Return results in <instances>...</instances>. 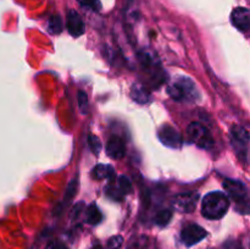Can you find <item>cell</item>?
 <instances>
[{"label":"cell","mask_w":250,"mask_h":249,"mask_svg":"<svg viewBox=\"0 0 250 249\" xmlns=\"http://www.w3.org/2000/svg\"><path fill=\"white\" fill-rule=\"evenodd\" d=\"M92 176L95 180H112L115 177V170L112 166L99 164L92 171Z\"/></svg>","instance_id":"13"},{"label":"cell","mask_w":250,"mask_h":249,"mask_svg":"<svg viewBox=\"0 0 250 249\" xmlns=\"http://www.w3.org/2000/svg\"><path fill=\"white\" fill-rule=\"evenodd\" d=\"M103 220V214L97 204H90L85 210V221L89 225H98Z\"/></svg>","instance_id":"14"},{"label":"cell","mask_w":250,"mask_h":249,"mask_svg":"<svg viewBox=\"0 0 250 249\" xmlns=\"http://www.w3.org/2000/svg\"><path fill=\"white\" fill-rule=\"evenodd\" d=\"M78 105H80V109L83 114L87 112V107H88V97L83 90H80L78 92Z\"/></svg>","instance_id":"19"},{"label":"cell","mask_w":250,"mask_h":249,"mask_svg":"<svg viewBox=\"0 0 250 249\" xmlns=\"http://www.w3.org/2000/svg\"><path fill=\"white\" fill-rule=\"evenodd\" d=\"M131 249H141V248H131Z\"/></svg>","instance_id":"25"},{"label":"cell","mask_w":250,"mask_h":249,"mask_svg":"<svg viewBox=\"0 0 250 249\" xmlns=\"http://www.w3.org/2000/svg\"><path fill=\"white\" fill-rule=\"evenodd\" d=\"M198 202H199V194L198 193L186 192L176 195L172 199V205L177 211L189 214V212L194 211Z\"/></svg>","instance_id":"5"},{"label":"cell","mask_w":250,"mask_h":249,"mask_svg":"<svg viewBox=\"0 0 250 249\" xmlns=\"http://www.w3.org/2000/svg\"><path fill=\"white\" fill-rule=\"evenodd\" d=\"M117 190H119L122 197H125V195L129 194L132 192V183L128 177H126V176H120L119 180H117Z\"/></svg>","instance_id":"16"},{"label":"cell","mask_w":250,"mask_h":249,"mask_svg":"<svg viewBox=\"0 0 250 249\" xmlns=\"http://www.w3.org/2000/svg\"><path fill=\"white\" fill-rule=\"evenodd\" d=\"M62 20L59 15H54L48 21V29L51 34H59L62 31Z\"/></svg>","instance_id":"17"},{"label":"cell","mask_w":250,"mask_h":249,"mask_svg":"<svg viewBox=\"0 0 250 249\" xmlns=\"http://www.w3.org/2000/svg\"><path fill=\"white\" fill-rule=\"evenodd\" d=\"M231 138L232 143L236 146L238 153L246 155L248 151L249 144V132L246 127L243 126H233L231 129Z\"/></svg>","instance_id":"8"},{"label":"cell","mask_w":250,"mask_h":249,"mask_svg":"<svg viewBox=\"0 0 250 249\" xmlns=\"http://www.w3.org/2000/svg\"><path fill=\"white\" fill-rule=\"evenodd\" d=\"M159 139L164 145L172 149H180L183 143L182 136L178 133L177 129L168 126V124L161 127V129L159 131Z\"/></svg>","instance_id":"7"},{"label":"cell","mask_w":250,"mask_h":249,"mask_svg":"<svg viewBox=\"0 0 250 249\" xmlns=\"http://www.w3.org/2000/svg\"><path fill=\"white\" fill-rule=\"evenodd\" d=\"M105 151H106L107 156L114 160H119L125 155V143L120 137L112 136L111 138L107 141L106 145H105Z\"/></svg>","instance_id":"11"},{"label":"cell","mask_w":250,"mask_h":249,"mask_svg":"<svg viewBox=\"0 0 250 249\" xmlns=\"http://www.w3.org/2000/svg\"><path fill=\"white\" fill-rule=\"evenodd\" d=\"M88 144H89L90 150L94 154H99L100 150H102V142H100V139L98 138L97 136H94V134H90V136L88 137Z\"/></svg>","instance_id":"18"},{"label":"cell","mask_w":250,"mask_h":249,"mask_svg":"<svg viewBox=\"0 0 250 249\" xmlns=\"http://www.w3.org/2000/svg\"><path fill=\"white\" fill-rule=\"evenodd\" d=\"M92 249H103V247L102 246H95V247H93Z\"/></svg>","instance_id":"24"},{"label":"cell","mask_w":250,"mask_h":249,"mask_svg":"<svg viewBox=\"0 0 250 249\" xmlns=\"http://www.w3.org/2000/svg\"><path fill=\"white\" fill-rule=\"evenodd\" d=\"M208 236L207 229L197 224H190L181 231V241L186 247L195 246Z\"/></svg>","instance_id":"6"},{"label":"cell","mask_w":250,"mask_h":249,"mask_svg":"<svg viewBox=\"0 0 250 249\" xmlns=\"http://www.w3.org/2000/svg\"><path fill=\"white\" fill-rule=\"evenodd\" d=\"M224 188L227 192V197L231 198L237 205V210L242 214H248L249 211V197L248 189L242 181L227 178L224 181Z\"/></svg>","instance_id":"3"},{"label":"cell","mask_w":250,"mask_h":249,"mask_svg":"<svg viewBox=\"0 0 250 249\" xmlns=\"http://www.w3.org/2000/svg\"><path fill=\"white\" fill-rule=\"evenodd\" d=\"M231 22L238 31L247 32L250 27V11L247 7H236L231 14Z\"/></svg>","instance_id":"9"},{"label":"cell","mask_w":250,"mask_h":249,"mask_svg":"<svg viewBox=\"0 0 250 249\" xmlns=\"http://www.w3.org/2000/svg\"><path fill=\"white\" fill-rule=\"evenodd\" d=\"M131 97L138 104H146V103L150 102V92L148 90V88L146 85H142L136 83V84L132 85L131 88Z\"/></svg>","instance_id":"12"},{"label":"cell","mask_w":250,"mask_h":249,"mask_svg":"<svg viewBox=\"0 0 250 249\" xmlns=\"http://www.w3.org/2000/svg\"><path fill=\"white\" fill-rule=\"evenodd\" d=\"M48 249H66V248L62 246H58V244H50V246L48 247Z\"/></svg>","instance_id":"23"},{"label":"cell","mask_w":250,"mask_h":249,"mask_svg":"<svg viewBox=\"0 0 250 249\" xmlns=\"http://www.w3.org/2000/svg\"><path fill=\"white\" fill-rule=\"evenodd\" d=\"M83 209H84V204H83L82 202L77 203V204L75 205V208H73V210H72V215H71V216H72V219H73V217H75V219H77V217L81 215V212L83 211Z\"/></svg>","instance_id":"22"},{"label":"cell","mask_w":250,"mask_h":249,"mask_svg":"<svg viewBox=\"0 0 250 249\" xmlns=\"http://www.w3.org/2000/svg\"><path fill=\"white\" fill-rule=\"evenodd\" d=\"M190 142L202 149H210L214 145V139L209 129L200 122H192L187 129Z\"/></svg>","instance_id":"4"},{"label":"cell","mask_w":250,"mask_h":249,"mask_svg":"<svg viewBox=\"0 0 250 249\" xmlns=\"http://www.w3.org/2000/svg\"><path fill=\"white\" fill-rule=\"evenodd\" d=\"M229 209V198L225 193L210 192L202 200V214L208 220H220Z\"/></svg>","instance_id":"1"},{"label":"cell","mask_w":250,"mask_h":249,"mask_svg":"<svg viewBox=\"0 0 250 249\" xmlns=\"http://www.w3.org/2000/svg\"><path fill=\"white\" fill-rule=\"evenodd\" d=\"M122 242H124V238L121 236H114L107 242V247H109V249H119Z\"/></svg>","instance_id":"21"},{"label":"cell","mask_w":250,"mask_h":249,"mask_svg":"<svg viewBox=\"0 0 250 249\" xmlns=\"http://www.w3.org/2000/svg\"><path fill=\"white\" fill-rule=\"evenodd\" d=\"M171 219H172V211L168 209H165L161 210V211H159L158 214L155 215L154 222H155V225H158V226L165 227L167 226L168 222L171 221Z\"/></svg>","instance_id":"15"},{"label":"cell","mask_w":250,"mask_h":249,"mask_svg":"<svg viewBox=\"0 0 250 249\" xmlns=\"http://www.w3.org/2000/svg\"><path fill=\"white\" fill-rule=\"evenodd\" d=\"M167 93L173 100L180 103H193L199 99V92L194 82L185 76L177 78L172 84L168 85Z\"/></svg>","instance_id":"2"},{"label":"cell","mask_w":250,"mask_h":249,"mask_svg":"<svg viewBox=\"0 0 250 249\" xmlns=\"http://www.w3.org/2000/svg\"><path fill=\"white\" fill-rule=\"evenodd\" d=\"M66 27H67V31L71 36L73 37H80L84 33V22H83L82 17L80 16L77 11L75 10H71L68 11L67 17H66Z\"/></svg>","instance_id":"10"},{"label":"cell","mask_w":250,"mask_h":249,"mask_svg":"<svg viewBox=\"0 0 250 249\" xmlns=\"http://www.w3.org/2000/svg\"><path fill=\"white\" fill-rule=\"evenodd\" d=\"M78 2H80L82 6L89 7V9L95 10V11L100 10V1H99V0H78Z\"/></svg>","instance_id":"20"}]
</instances>
